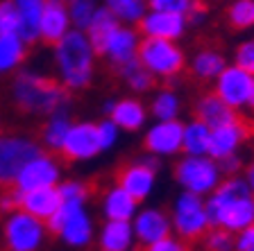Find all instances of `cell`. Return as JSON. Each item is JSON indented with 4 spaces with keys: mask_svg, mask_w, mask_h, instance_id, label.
<instances>
[{
    "mask_svg": "<svg viewBox=\"0 0 254 251\" xmlns=\"http://www.w3.org/2000/svg\"><path fill=\"white\" fill-rule=\"evenodd\" d=\"M250 136H252V127L241 118L216 127V129H211V138H209V156L220 161L225 156L238 154L241 147L250 141Z\"/></svg>",
    "mask_w": 254,
    "mask_h": 251,
    "instance_id": "9a60e30c",
    "label": "cell"
},
{
    "mask_svg": "<svg viewBox=\"0 0 254 251\" xmlns=\"http://www.w3.org/2000/svg\"><path fill=\"white\" fill-rule=\"evenodd\" d=\"M209 138H211V129L202 120L193 118V120L184 122L182 152L189 156H204V154H209Z\"/></svg>",
    "mask_w": 254,
    "mask_h": 251,
    "instance_id": "4316f807",
    "label": "cell"
},
{
    "mask_svg": "<svg viewBox=\"0 0 254 251\" xmlns=\"http://www.w3.org/2000/svg\"><path fill=\"white\" fill-rule=\"evenodd\" d=\"M236 251H254V224L236 233Z\"/></svg>",
    "mask_w": 254,
    "mask_h": 251,
    "instance_id": "ee69618b",
    "label": "cell"
},
{
    "mask_svg": "<svg viewBox=\"0 0 254 251\" xmlns=\"http://www.w3.org/2000/svg\"><path fill=\"white\" fill-rule=\"evenodd\" d=\"M182 138H184V122L177 120H154L143 136L145 152L157 158H170L182 154Z\"/></svg>",
    "mask_w": 254,
    "mask_h": 251,
    "instance_id": "8fae6325",
    "label": "cell"
},
{
    "mask_svg": "<svg viewBox=\"0 0 254 251\" xmlns=\"http://www.w3.org/2000/svg\"><path fill=\"white\" fill-rule=\"evenodd\" d=\"M136 59L154 75V79L173 82L186 66V54L177 41H166V39H148L141 37Z\"/></svg>",
    "mask_w": 254,
    "mask_h": 251,
    "instance_id": "5b68a950",
    "label": "cell"
},
{
    "mask_svg": "<svg viewBox=\"0 0 254 251\" xmlns=\"http://www.w3.org/2000/svg\"><path fill=\"white\" fill-rule=\"evenodd\" d=\"M102 251H132L136 240H134L132 222L125 220H107L98 236Z\"/></svg>",
    "mask_w": 254,
    "mask_h": 251,
    "instance_id": "d4e9b609",
    "label": "cell"
},
{
    "mask_svg": "<svg viewBox=\"0 0 254 251\" xmlns=\"http://www.w3.org/2000/svg\"><path fill=\"white\" fill-rule=\"evenodd\" d=\"M98 7H100L98 0H70L68 14H70V23L75 25V30H86V25L91 23Z\"/></svg>",
    "mask_w": 254,
    "mask_h": 251,
    "instance_id": "d590c367",
    "label": "cell"
},
{
    "mask_svg": "<svg viewBox=\"0 0 254 251\" xmlns=\"http://www.w3.org/2000/svg\"><path fill=\"white\" fill-rule=\"evenodd\" d=\"M204 21H206V7L195 0V2L190 5V9L186 11V23H189V27H190V25H202Z\"/></svg>",
    "mask_w": 254,
    "mask_h": 251,
    "instance_id": "f6af8a7d",
    "label": "cell"
},
{
    "mask_svg": "<svg viewBox=\"0 0 254 251\" xmlns=\"http://www.w3.org/2000/svg\"><path fill=\"white\" fill-rule=\"evenodd\" d=\"M245 181H248L250 190H252V193H254V161L245 165Z\"/></svg>",
    "mask_w": 254,
    "mask_h": 251,
    "instance_id": "bcb514c9",
    "label": "cell"
},
{
    "mask_svg": "<svg viewBox=\"0 0 254 251\" xmlns=\"http://www.w3.org/2000/svg\"><path fill=\"white\" fill-rule=\"evenodd\" d=\"M18 27H21V18H18L14 0H2L0 2V37L18 34Z\"/></svg>",
    "mask_w": 254,
    "mask_h": 251,
    "instance_id": "8d00e7d4",
    "label": "cell"
},
{
    "mask_svg": "<svg viewBox=\"0 0 254 251\" xmlns=\"http://www.w3.org/2000/svg\"><path fill=\"white\" fill-rule=\"evenodd\" d=\"M95 127H98V143H100V150L102 152L111 150V147L118 143V136H121L118 125L111 120V118H107V120L95 122Z\"/></svg>",
    "mask_w": 254,
    "mask_h": 251,
    "instance_id": "74e56055",
    "label": "cell"
},
{
    "mask_svg": "<svg viewBox=\"0 0 254 251\" xmlns=\"http://www.w3.org/2000/svg\"><path fill=\"white\" fill-rule=\"evenodd\" d=\"M136 30L141 37L148 39H166V41H180L189 30L184 14H173V11L148 9L143 18L136 23Z\"/></svg>",
    "mask_w": 254,
    "mask_h": 251,
    "instance_id": "4fadbf2b",
    "label": "cell"
},
{
    "mask_svg": "<svg viewBox=\"0 0 254 251\" xmlns=\"http://www.w3.org/2000/svg\"><path fill=\"white\" fill-rule=\"evenodd\" d=\"M116 183L121 188H125L134 199L145 201V199L154 193V186H157V170L138 158V161L125 163V165L118 170Z\"/></svg>",
    "mask_w": 254,
    "mask_h": 251,
    "instance_id": "ac0fdd59",
    "label": "cell"
},
{
    "mask_svg": "<svg viewBox=\"0 0 254 251\" xmlns=\"http://www.w3.org/2000/svg\"><path fill=\"white\" fill-rule=\"evenodd\" d=\"M132 229H134V240L138 247H148L152 242L161 240V238L173 233V222H170V213L157 206H145L138 208L136 215L132 217Z\"/></svg>",
    "mask_w": 254,
    "mask_h": 251,
    "instance_id": "5bb4252c",
    "label": "cell"
},
{
    "mask_svg": "<svg viewBox=\"0 0 254 251\" xmlns=\"http://www.w3.org/2000/svg\"><path fill=\"white\" fill-rule=\"evenodd\" d=\"M227 25L232 30H252L254 27V0H232L227 7Z\"/></svg>",
    "mask_w": 254,
    "mask_h": 251,
    "instance_id": "836d02e7",
    "label": "cell"
},
{
    "mask_svg": "<svg viewBox=\"0 0 254 251\" xmlns=\"http://www.w3.org/2000/svg\"><path fill=\"white\" fill-rule=\"evenodd\" d=\"M46 229L73 249H84L93 240V222L84 201H62V206L46 220Z\"/></svg>",
    "mask_w": 254,
    "mask_h": 251,
    "instance_id": "277c9868",
    "label": "cell"
},
{
    "mask_svg": "<svg viewBox=\"0 0 254 251\" xmlns=\"http://www.w3.org/2000/svg\"><path fill=\"white\" fill-rule=\"evenodd\" d=\"M64 2H70V0H64Z\"/></svg>",
    "mask_w": 254,
    "mask_h": 251,
    "instance_id": "c3c4849f",
    "label": "cell"
},
{
    "mask_svg": "<svg viewBox=\"0 0 254 251\" xmlns=\"http://www.w3.org/2000/svg\"><path fill=\"white\" fill-rule=\"evenodd\" d=\"M248 111L254 113V82H252V95H250V104H248Z\"/></svg>",
    "mask_w": 254,
    "mask_h": 251,
    "instance_id": "7dc6e473",
    "label": "cell"
},
{
    "mask_svg": "<svg viewBox=\"0 0 254 251\" xmlns=\"http://www.w3.org/2000/svg\"><path fill=\"white\" fill-rule=\"evenodd\" d=\"M11 98L21 113H55L59 109H68L70 104V91L62 82L32 70L16 75Z\"/></svg>",
    "mask_w": 254,
    "mask_h": 251,
    "instance_id": "3957f363",
    "label": "cell"
},
{
    "mask_svg": "<svg viewBox=\"0 0 254 251\" xmlns=\"http://www.w3.org/2000/svg\"><path fill=\"white\" fill-rule=\"evenodd\" d=\"M141 251H190V242H186V240H182V238H177L175 233H170V236L161 238V240L152 242V245L141 247Z\"/></svg>",
    "mask_w": 254,
    "mask_h": 251,
    "instance_id": "60d3db41",
    "label": "cell"
},
{
    "mask_svg": "<svg viewBox=\"0 0 254 251\" xmlns=\"http://www.w3.org/2000/svg\"><path fill=\"white\" fill-rule=\"evenodd\" d=\"M70 14L68 2L64 0H46L41 9V21H39V39L48 46H55L59 39L70 30Z\"/></svg>",
    "mask_w": 254,
    "mask_h": 251,
    "instance_id": "d6986e66",
    "label": "cell"
},
{
    "mask_svg": "<svg viewBox=\"0 0 254 251\" xmlns=\"http://www.w3.org/2000/svg\"><path fill=\"white\" fill-rule=\"evenodd\" d=\"M46 0H14L21 27H18V37L30 46L39 41V21H41V9Z\"/></svg>",
    "mask_w": 254,
    "mask_h": 251,
    "instance_id": "484cf974",
    "label": "cell"
},
{
    "mask_svg": "<svg viewBox=\"0 0 254 251\" xmlns=\"http://www.w3.org/2000/svg\"><path fill=\"white\" fill-rule=\"evenodd\" d=\"M59 206H62V195H59L57 186H48V188H37V190L21 193V208L43 222H46Z\"/></svg>",
    "mask_w": 254,
    "mask_h": 251,
    "instance_id": "cb8c5ba5",
    "label": "cell"
},
{
    "mask_svg": "<svg viewBox=\"0 0 254 251\" xmlns=\"http://www.w3.org/2000/svg\"><path fill=\"white\" fill-rule=\"evenodd\" d=\"M170 222H173V233L177 238L186 242H197L211 229L204 197L182 190L170 206Z\"/></svg>",
    "mask_w": 254,
    "mask_h": 251,
    "instance_id": "8992f818",
    "label": "cell"
},
{
    "mask_svg": "<svg viewBox=\"0 0 254 251\" xmlns=\"http://www.w3.org/2000/svg\"><path fill=\"white\" fill-rule=\"evenodd\" d=\"M234 63L254 75V39L238 43L234 50Z\"/></svg>",
    "mask_w": 254,
    "mask_h": 251,
    "instance_id": "ab89813d",
    "label": "cell"
},
{
    "mask_svg": "<svg viewBox=\"0 0 254 251\" xmlns=\"http://www.w3.org/2000/svg\"><path fill=\"white\" fill-rule=\"evenodd\" d=\"M46 222L18 208L7 215L2 226V245L5 251H39L46 240Z\"/></svg>",
    "mask_w": 254,
    "mask_h": 251,
    "instance_id": "ba28073f",
    "label": "cell"
},
{
    "mask_svg": "<svg viewBox=\"0 0 254 251\" xmlns=\"http://www.w3.org/2000/svg\"><path fill=\"white\" fill-rule=\"evenodd\" d=\"M41 154L37 141L0 134V186H14L16 174L27 161Z\"/></svg>",
    "mask_w": 254,
    "mask_h": 251,
    "instance_id": "9c48e42d",
    "label": "cell"
},
{
    "mask_svg": "<svg viewBox=\"0 0 254 251\" xmlns=\"http://www.w3.org/2000/svg\"><path fill=\"white\" fill-rule=\"evenodd\" d=\"M193 113H195L197 120H202L209 129H216L220 125H227V122L236 120L238 115L234 109H229L220 98H218L213 91L209 93H202L200 98L195 100V104H193Z\"/></svg>",
    "mask_w": 254,
    "mask_h": 251,
    "instance_id": "44dd1931",
    "label": "cell"
},
{
    "mask_svg": "<svg viewBox=\"0 0 254 251\" xmlns=\"http://www.w3.org/2000/svg\"><path fill=\"white\" fill-rule=\"evenodd\" d=\"M100 143H98V127L95 122H73L64 138L62 147H59V156L66 163L75 161H89V158L98 156Z\"/></svg>",
    "mask_w": 254,
    "mask_h": 251,
    "instance_id": "7c38bea8",
    "label": "cell"
},
{
    "mask_svg": "<svg viewBox=\"0 0 254 251\" xmlns=\"http://www.w3.org/2000/svg\"><path fill=\"white\" fill-rule=\"evenodd\" d=\"M138 43H141V34H138L136 27L123 25L121 23V25L107 37V41L100 46L98 54H102L109 66H116L118 68V66H123V63L136 59Z\"/></svg>",
    "mask_w": 254,
    "mask_h": 251,
    "instance_id": "2e32d148",
    "label": "cell"
},
{
    "mask_svg": "<svg viewBox=\"0 0 254 251\" xmlns=\"http://www.w3.org/2000/svg\"><path fill=\"white\" fill-rule=\"evenodd\" d=\"M100 251H102V249H100Z\"/></svg>",
    "mask_w": 254,
    "mask_h": 251,
    "instance_id": "681fc988",
    "label": "cell"
},
{
    "mask_svg": "<svg viewBox=\"0 0 254 251\" xmlns=\"http://www.w3.org/2000/svg\"><path fill=\"white\" fill-rule=\"evenodd\" d=\"M59 188V195H62V201H84L89 199L91 190L84 181H64Z\"/></svg>",
    "mask_w": 254,
    "mask_h": 251,
    "instance_id": "f35d334b",
    "label": "cell"
},
{
    "mask_svg": "<svg viewBox=\"0 0 254 251\" xmlns=\"http://www.w3.org/2000/svg\"><path fill=\"white\" fill-rule=\"evenodd\" d=\"M27 54V43L18 34H2L0 37V73L14 70Z\"/></svg>",
    "mask_w": 254,
    "mask_h": 251,
    "instance_id": "1f68e13d",
    "label": "cell"
},
{
    "mask_svg": "<svg viewBox=\"0 0 254 251\" xmlns=\"http://www.w3.org/2000/svg\"><path fill=\"white\" fill-rule=\"evenodd\" d=\"M118 25H121V21H118L116 16L111 14L107 7H98V9H95L93 18H91V23L86 25V30H84L86 37H89V41L93 43L95 52L100 50V46L107 41V37H109Z\"/></svg>",
    "mask_w": 254,
    "mask_h": 251,
    "instance_id": "4dcf8cb0",
    "label": "cell"
},
{
    "mask_svg": "<svg viewBox=\"0 0 254 251\" xmlns=\"http://www.w3.org/2000/svg\"><path fill=\"white\" fill-rule=\"evenodd\" d=\"M225 66H227V57L222 54V50L206 46L193 52L189 61V73L195 82H213L225 70Z\"/></svg>",
    "mask_w": 254,
    "mask_h": 251,
    "instance_id": "ffe728a7",
    "label": "cell"
},
{
    "mask_svg": "<svg viewBox=\"0 0 254 251\" xmlns=\"http://www.w3.org/2000/svg\"><path fill=\"white\" fill-rule=\"evenodd\" d=\"M150 113L154 120H177L182 113V98L173 86H164L152 95Z\"/></svg>",
    "mask_w": 254,
    "mask_h": 251,
    "instance_id": "83f0119b",
    "label": "cell"
},
{
    "mask_svg": "<svg viewBox=\"0 0 254 251\" xmlns=\"http://www.w3.org/2000/svg\"><path fill=\"white\" fill-rule=\"evenodd\" d=\"M70 125H73V120H70L68 109H59L55 113H50V120L43 125V131H41V143L48 150L59 152V147H62L64 138L68 134Z\"/></svg>",
    "mask_w": 254,
    "mask_h": 251,
    "instance_id": "f1b7e54d",
    "label": "cell"
},
{
    "mask_svg": "<svg viewBox=\"0 0 254 251\" xmlns=\"http://www.w3.org/2000/svg\"><path fill=\"white\" fill-rule=\"evenodd\" d=\"M195 0H148V9L159 11H173V14H184L190 9Z\"/></svg>",
    "mask_w": 254,
    "mask_h": 251,
    "instance_id": "b9f144b4",
    "label": "cell"
},
{
    "mask_svg": "<svg viewBox=\"0 0 254 251\" xmlns=\"http://www.w3.org/2000/svg\"><path fill=\"white\" fill-rule=\"evenodd\" d=\"M148 113L150 111L145 109L138 98H121L114 100V106H111L109 115L111 120L118 125L121 131H138L143 129V125L148 122Z\"/></svg>",
    "mask_w": 254,
    "mask_h": 251,
    "instance_id": "7402d4cb",
    "label": "cell"
},
{
    "mask_svg": "<svg viewBox=\"0 0 254 251\" xmlns=\"http://www.w3.org/2000/svg\"><path fill=\"white\" fill-rule=\"evenodd\" d=\"M252 82L254 75L243 70L241 66L232 63L225 66L220 75L213 79V93L234 111H248L250 95H252Z\"/></svg>",
    "mask_w": 254,
    "mask_h": 251,
    "instance_id": "30bf717a",
    "label": "cell"
},
{
    "mask_svg": "<svg viewBox=\"0 0 254 251\" xmlns=\"http://www.w3.org/2000/svg\"><path fill=\"white\" fill-rule=\"evenodd\" d=\"M175 181L180 183V188L186 193L206 197L216 190V186L222 181V172L216 158L209 154L204 156H184L175 163Z\"/></svg>",
    "mask_w": 254,
    "mask_h": 251,
    "instance_id": "52a82bcc",
    "label": "cell"
},
{
    "mask_svg": "<svg viewBox=\"0 0 254 251\" xmlns=\"http://www.w3.org/2000/svg\"><path fill=\"white\" fill-rule=\"evenodd\" d=\"M59 181V165L53 156L48 154H37V156L27 161L21 167V172L16 174L14 186L16 190L27 193V190L48 188V186H57Z\"/></svg>",
    "mask_w": 254,
    "mask_h": 251,
    "instance_id": "e0dca14e",
    "label": "cell"
},
{
    "mask_svg": "<svg viewBox=\"0 0 254 251\" xmlns=\"http://www.w3.org/2000/svg\"><path fill=\"white\" fill-rule=\"evenodd\" d=\"M118 75H121L127 89L134 91V93H148L154 86V75L138 59H132V61L118 66Z\"/></svg>",
    "mask_w": 254,
    "mask_h": 251,
    "instance_id": "f546056e",
    "label": "cell"
},
{
    "mask_svg": "<svg viewBox=\"0 0 254 251\" xmlns=\"http://www.w3.org/2000/svg\"><path fill=\"white\" fill-rule=\"evenodd\" d=\"M105 7L123 25H136L148 11V0H105Z\"/></svg>",
    "mask_w": 254,
    "mask_h": 251,
    "instance_id": "d6a6232c",
    "label": "cell"
},
{
    "mask_svg": "<svg viewBox=\"0 0 254 251\" xmlns=\"http://www.w3.org/2000/svg\"><path fill=\"white\" fill-rule=\"evenodd\" d=\"M204 204L211 226L238 233L254 224V193L245 177H222L216 190L204 197Z\"/></svg>",
    "mask_w": 254,
    "mask_h": 251,
    "instance_id": "6da1fadb",
    "label": "cell"
},
{
    "mask_svg": "<svg viewBox=\"0 0 254 251\" xmlns=\"http://www.w3.org/2000/svg\"><path fill=\"white\" fill-rule=\"evenodd\" d=\"M55 66L59 82L68 91H82L93 82L95 73V52L84 30H68L55 43Z\"/></svg>",
    "mask_w": 254,
    "mask_h": 251,
    "instance_id": "7a4b0ae2",
    "label": "cell"
},
{
    "mask_svg": "<svg viewBox=\"0 0 254 251\" xmlns=\"http://www.w3.org/2000/svg\"><path fill=\"white\" fill-rule=\"evenodd\" d=\"M138 204H141L138 199H134L125 188H121L116 183V186L107 188L102 195V215H105V220L132 222V217L138 210Z\"/></svg>",
    "mask_w": 254,
    "mask_h": 251,
    "instance_id": "603a6c76",
    "label": "cell"
},
{
    "mask_svg": "<svg viewBox=\"0 0 254 251\" xmlns=\"http://www.w3.org/2000/svg\"><path fill=\"white\" fill-rule=\"evenodd\" d=\"M204 251H236V233L220 226H211L200 238Z\"/></svg>",
    "mask_w": 254,
    "mask_h": 251,
    "instance_id": "e575fe53",
    "label": "cell"
},
{
    "mask_svg": "<svg viewBox=\"0 0 254 251\" xmlns=\"http://www.w3.org/2000/svg\"><path fill=\"white\" fill-rule=\"evenodd\" d=\"M218 165H220L222 177H232V174H238L243 170V156H241V154H232V156L220 158Z\"/></svg>",
    "mask_w": 254,
    "mask_h": 251,
    "instance_id": "7bdbcfd3",
    "label": "cell"
}]
</instances>
